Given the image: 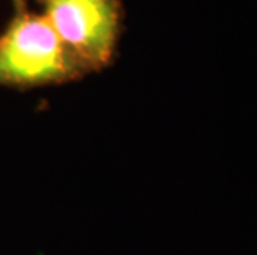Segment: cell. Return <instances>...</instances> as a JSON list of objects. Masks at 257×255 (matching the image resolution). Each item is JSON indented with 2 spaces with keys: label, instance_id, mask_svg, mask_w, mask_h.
<instances>
[{
  "label": "cell",
  "instance_id": "obj_1",
  "mask_svg": "<svg viewBox=\"0 0 257 255\" xmlns=\"http://www.w3.org/2000/svg\"><path fill=\"white\" fill-rule=\"evenodd\" d=\"M86 75L45 15L27 7L15 9L0 34V86L32 90L72 83Z\"/></svg>",
  "mask_w": 257,
  "mask_h": 255
},
{
  "label": "cell",
  "instance_id": "obj_2",
  "mask_svg": "<svg viewBox=\"0 0 257 255\" xmlns=\"http://www.w3.org/2000/svg\"><path fill=\"white\" fill-rule=\"evenodd\" d=\"M58 39L90 73L110 67L124 27L123 0H40Z\"/></svg>",
  "mask_w": 257,
  "mask_h": 255
},
{
  "label": "cell",
  "instance_id": "obj_3",
  "mask_svg": "<svg viewBox=\"0 0 257 255\" xmlns=\"http://www.w3.org/2000/svg\"><path fill=\"white\" fill-rule=\"evenodd\" d=\"M12 2H14V7H15V9L27 7V0H12Z\"/></svg>",
  "mask_w": 257,
  "mask_h": 255
}]
</instances>
